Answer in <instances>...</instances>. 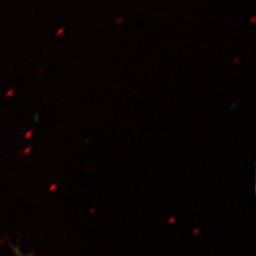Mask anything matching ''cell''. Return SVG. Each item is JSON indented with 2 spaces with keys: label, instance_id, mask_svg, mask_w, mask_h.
Segmentation results:
<instances>
[{
  "label": "cell",
  "instance_id": "1",
  "mask_svg": "<svg viewBox=\"0 0 256 256\" xmlns=\"http://www.w3.org/2000/svg\"><path fill=\"white\" fill-rule=\"evenodd\" d=\"M122 21H124V16H120V18L116 19L115 24H116V25H120V24H122Z\"/></svg>",
  "mask_w": 256,
  "mask_h": 256
},
{
  "label": "cell",
  "instance_id": "2",
  "mask_svg": "<svg viewBox=\"0 0 256 256\" xmlns=\"http://www.w3.org/2000/svg\"><path fill=\"white\" fill-rule=\"evenodd\" d=\"M14 250H16V256H27V254H24L23 252H21L18 248H14Z\"/></svg>",
  "mask_w": 256,
  "mask_h": 256
},
{
  "label": "cell",
  "instance_id": "3",
  "mask_svg": "<svg viewBox=\"0 0 256 256\" xmlns=\"http://www.w3.org/2000/svg\"><path fill=\"white\" fill-rule=\"evenodd\" d=\"M240 61H241V57H236V59H234V60H232V64H238Z\"/></svg>",
  "mask_w": 256,
  "mask_h": 256
},
{
  "label": "cell",
  "instance_id": "4",
  "mask_svg": "<svg viewBox=\"0 0 256 256\" xmlns=\"http://www.w3.org/2000/svg\"><path fill=\"white\" fill-rule=\"evenodd\" d=\"M256 18L254 16H252V18H250V24H254V23L256 22Z\"/></svg>",
  "mask_w": 256,
  "mask_h": 256
}]
</instances>
